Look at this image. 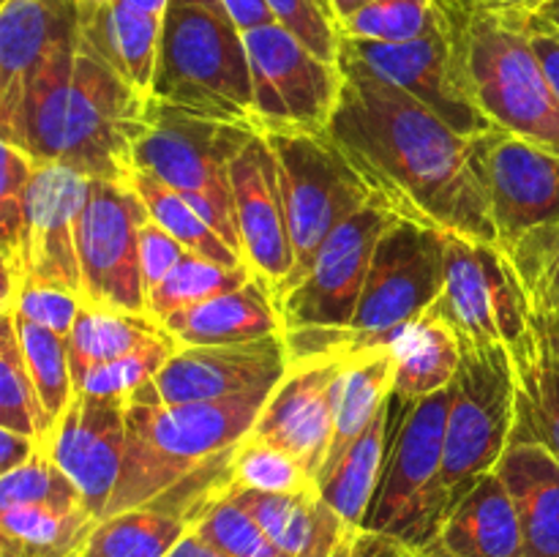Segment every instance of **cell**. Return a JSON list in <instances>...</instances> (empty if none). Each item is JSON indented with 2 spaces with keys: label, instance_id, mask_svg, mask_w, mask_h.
I'll list each match as a JSON object with an SVG mask.
<instances>
[{
  "label": "cell",
  "instance_id": "3957f363",
  "mask_svg": "<svg viewBox=\"0 0 559 557\" xmlns=\"http://www.w3.org/2000/svg\"><path fill=\"white\" fill-rule=\"evenodd\" d=\"M271 391L260 388L213 402L167 404L151 380L129 393L123 470L102 519L158 500L189 475L235 451L251 435Z\"/></svg>",
  "mask_w": 559,
  "mask_h": 557
},
{
  "label": "cell",
  "instance_id": "681fc988",
  "mask_svg": "<svg viewBox=\"0 0 559 557\" xmlns=\"http://www.w3.org/2000/svg\"><path fill=\"white\" fill-rule=\"evenodd\" d=\"M38 442L33 437L20 435V431H11L0 426V475L11 473L20 464H25L33 453L38 451Z\"/></svg>",
  "mask_w": 559,
  "mask_h": 557
},
{
  "label": "cell",
  "instance_id": "52a82bcc",
  "mask_svg": "<svg viewBox=\"0 0 559 557\" xmlns=\"http://www.w3.org/2000/svg\"><path fill=\"white\" fill-rule=\"evenodd\" d=\"M251 134V126L207 120L153 98L136 142L134 167L186 197L240 254L229 164Z\"/></svg>",
  "mask_w": 559,
  "mask_h": 557
},
{
  "label": "cell",
  "instance_id": "7c38bea8",
  "mask_svg": "<svg viewBox=\"0 0 559 557\" xmlns=\"http://www.w3.org/2000/svg\"><path fill=\"white\" fill-rule=\"evenodd\" d=\"M267 142L276 153L278 173H282L295 249V268L282 293L284 298L295 284H300L333 229L342 227L377 197L360 180L328 131L325 134H271Z\"/></svg>",
  "mask_w": 559,
  "mask_h": 557
},
{
  "label": "cell",
  "instance_id": "484cf974",
  "mask_svg": "<svg viewBox=\"0 0 559 557\" xmlns=\"http://www.w3.org/2000/svg\"><path fill=\"white\" fill-rule=\"evenodd\" d=\"M80 5V47L102 60L142 96L153 98L164 16L142 14L120 3L76 0Z\"/></svg>",
  "mask_w": 559,
  "mask_h": 557
},
{
  "label": "cell",
  "instance_id": "74e56055",
  "mask_svg": "<svg viewBox=\"0 0 559 557\" xmlns=\"http://www.w3.org/2000/svg\"><path fill=\"white\" fill-rule=\"evenodd\" d=\"M0 265H3V295L0 306L9 304L20 289L22 229H25L27 186L36 164L20 147L0 142Z\"/></svg>",
  "mask_w": 559,
  "mask_h": 557
},
{
  "label": "cell",
  "instance_id": "4fadbf2b",
  "mask_svg": "<svg viewBox=\"0 0 559 557\" xmlns=\"http://www.w3.org/2000/svg\"><path fill=\"white\" fill-rule=\"evenodd\" d=\"M462 347H516L533 325V306L497 246L448 233L445 276L431 309Z\"/></svg>",
  "mask_w": 559,
  "mask_h": 557
},
{
  "label": "cell",
  "instance_id": "44dd1931",
  "mask_svg": "<svg viewBox=\"0 0 559 557\" xmlns=\"http://www.w3.org/2000/svg\"><path fill=\"white\" fill-rule=\"evenodd\" d=\"M287 366L282 333L238 344H197L175 349L173 358L153 377V386L167 404L213 402L276 388Z\"/></svg>",
  "mask_w": 559,
  "mask_h": 557
},
{
  "label": "cell",
  "instance_id": "9f6ffc18",
  "mask_svg": "<svg viewBox=\"0 0 559 557\" xmlns=\"http://www.w3.org/2000/svg\"><path fill=\"white\" fill-rule=\"evenodd\" d=\"M538 14L544 16L546 22H551V25L559 27V0H549V3L538 11Z\"/></svg>",
  "mask_w": 559,
  "mask_h": 557
},
{
  "label": "cell",
  "instance_id": "603a6c76",
  "mask_svg": "<svg viewBox=\"0 0 559 557\" xmlns=\"http://www.w3.org/2000/svg\"><path fill=\"white\" fill-rule=\"evenodd\" d=\"M80 33L76 0H3L0 9V126L11 120L27 74L55 44Z\"/></svg>",
  "mask_w": 559,
  "mask_h": 557
},
{
  "label": "cell",
  "instance_id": "f6af8a7d",
  "mask_svg": "<svg viewBox=\"0 0 559 557\" xmlns=\"http://www.w3.org/2000/svg\"><path fill=\"white\" fill-rule=\"evenodd\" d=\"M273 20L298 36L311 52L328 63H338L342 55V31L328 0H265Z\"/></svg>",
  "mask_w": 559,
  "mask_h": 557
},
{
  "label": "cell",
  "instance_id": "d6986e66",
  "mask_svg": "<svg viewBox=\"0 0 559 557\" xmlns=\"http://www.w3.org/2000/svg\"><path fill=\"white\" fill-rule=\"evenodd\" d=\"M126 402L129 396L74 391L44 446L74 481L87 511L96 519L107 511L123 470Z\"/></svg>",
  "mask_w": 559,
  "mask_h": 557
},
{
  "label": "cell",
  "instance_id": "ffe728a7",
  "mask_svg": "<svg viewBox=\"0 0 559 557\" xmlns=\"http://www.w3.org/2000/svg\"><path fill=\"white\" fill-rule=\"evenodd\" d=\"M347 358L293 360L257 415L251 440L276 446L317 481L333 431V396Z\"/></svg>",
  "mask_w": 559,
  "mask_h": 557
},
{
  "label": "cell",
  "instance_id": "1f68e13d",
  "mask_svg": "<svg viewBox=\"0 0 559 557\" xmlns=\"http://www.w3.org/2000/svg\"><path fill=\"white\" fill-rule=\"evenodd\" d=\"M98 519L87 508H0V557H80Z\"/></svg>",
  "mask_w": 559,
  "mask_h": 557
},
{
  "label": "cell",
  "instance_id": "680465c9",
  "mask_svg": "<svg viewBox=\"0 0 559 557\" xmlns=\"http://www.w3.org/2000/svg\"><path fill=\"white\" fill-rule=\"evenodd\" d=\"M358 557H393L391 552H382V549H360Z\"/></svg>",
  "mask_w": 559,
  "mask_h": 557
},
{
  "label": "cell",
  "instance_id": "db71d44e",
  "mask_svg": "<svg viewBox=\"0 0 559 557\" xmlns=\"http://www.w3.org/2000/svg\"><path fill=\"white\" fill-rule=\"evenodd\" d=\"M104 3H120V5H129V9L134 11H142V14L164 16L169 0H104Z\"/></svg>",
  "mask_w": 559,
  "mask_h": 557
},
{
  "label": "cell",
  "instance_id": "30bf717a",
  "mask_svg": "<svg viewBox=\"0 0 559 557\" xmlns=\"http://www.w3.org/2000/svg\"><path fill=\"white\" fill-rule=\"evenodd\" d=\"M516 369L506 344L462 347L442 457L448 513L500 464L516 424Z\"/></svg>",
  "mask_w": 559,
  "mask_h": 557
},
{
  "label": "cell",
  "instance_id": "8992f818",
  "mask_svg": "<svg viewBox=\"0 0 559 557\" xmlns=\"http://www.w3.org/2000/svg\"><path fill=\"white\" fill-rule=\"evenodd\" d=\"M453 386L420 402L391 396L382 478L371 500L364 533L396 546L420 549L445 519L442 457Z\"/></svg>",
  "mask_w": 559,
  "mask_h": 557
},
{
  "label": "cell",
  "instance_id": "9a60e30c",
  "mask_svg": "<svg viewBox=\"0 0 559 557\" xmlns=\"http://www.w3.org/2000/svg\"><path fill=\"white\" fill-rule=\"evenodd\" d=\"M473 158L489 200L497 246L559 224V147L489 129L473 137Z\"/></svg>",
  "mask_w": 559,
  "mask_h": 557
},
{
  "label": "cell",
  "instance_id": "7a4b0ae2",
  "mask_svg": "<svg viewBox=\"0 0 559 557\" xmlns=\"http://www.w3.org/2000/svg\"><path fill=\"white\" fill-rule=\"evenodd\" d=\"M151 102L85 52L76 33L27 74L20 107L0 126V142L20 147L33 164H60L91 180L131 186Z\"/></svg>",
  "mask_w": 559,
  "mask_h": 557
},
{
  "label": "cell",
  "instance_id": "f907efd6",
  "mask_svg": "<svg viewBox=\"0 0 559 557\" xmlns=\"http://www.w3.org/2000/svg\"><path fill=\"white\" fill-rule=\"evenodd\" d=\"M224 5L229 9V14L235 16V22L240 25V31H254V27L273 25V11L267 9L265 0H224Z\"/></svg>",
  "mask_w": 559,
  "mask_h": 557
},
{
  "label": "cell",
  "instance_id": "cb8c5ba5",
  "mask_svg": "<svg viewBox=\"0 0 559 557\" xmlns=\"http://www.w3.org/2000/svg\"><path fill=\"white\" fill-rule=\"evenodd\" d=\"M404 557H524L522 524L497 470L453 506L431 541Z\"/></svg>",
  "mask_w": 559,
  "mask_h": 557
},
{
  "label": "cell",
  "instance_id": "2e32d148",
  "mask_svg": "<svg viewBox=\"0 0 559 557\" xmlns=\"http://www.w3.org/2000/svg\"><path fill=\"white\" fill-rule=\"evenodd\" d=\"M87 191H91V178L76 169L60 164H36V173L27 186L20 289L52 287L82 298L80 218L85 211Z\"/></svg>",
  "mask_w": 559,
  "mask_h": 557
},
{
  "label": "cell",
  "instance_id": "f546056e",
  "mask_svg": "<svg viewBox=\"0 0 559 557\" xmlns=\"http://www.w3.org/2000/svg\"><path fill=\"white\" fill-rule=\"evenodd\" d=\"M393 371H396V360H393L391 347H377L344 360V369L336 380V396H333L331 446H328L320 475L328 473L388 407L393 393Z\"/></svg>",
  "mask_w": 559,
  "mask_h": 557
},
{
  "label": "cell",
  "instance_id": "f35d334b",
  "mask_svg": "<svg viewBox=\"0 0 559 557\" xmlns=\"http://www.w3.org/2000/svg\"><path fill=\"white\" fill-rule=\"evenodd\" d=\"M516 271L527 293L533 315H544L559 306V224L530 229L508 244L497 246Z\"/></svg>",
  "mask_w": 559,
  "mask_h": 557
},
{
  "label": "cell",
  "instance_id": "d590c367",
  "mask_svg": "<svg viewBox=\"0 0 559 557\" xmlns=\"http://www.w3.org/2000/svg\"><path fill=\"white\" fill-rule=\"evenodd\" d=\"M251 276L254 273H251L249 265L229 268L189 251L175 265V271L147 293V315L162 322L173 311L205 304V300L216 298V295L243 287Z\"/></svg>",
  "mask_w": 559,
  "mask_h": 557
},
{
  "label": "cell",
  "instance_id": "e0dca14e",
  "mask_svg": "<svg viewBox=\"0 0 559 557\" xmlns=\"http://www.w3.org/2000/svg\"><path fill=\"white\" fill-rule=\"evenodd\" d=\"M229 180H233L240 257L278 300L295 268V249L282 173L265 134L254 131L251 140L240 147L229 164Z\"/></svg>",
  "mask_w": 559,
  "mask_h": 557
},
{
  "label": "cell",
  "instance_id": "ac0fdd59",
  "mask_svg": "<svg viewBox=\"0 0 559 557\" xmlns=\"http://www.w3.org/2000/svg\"><path fill=\"white\" fill-rule=\"evenodd\" d=\"M342 52L353 55L377 76L393 82L409 96L424 102L431 112L440 115L448 126L462 134L478 137L491 129L459 87L451 33H448V22L440 5H437V20L431 22L429 31L413 42L371 44L342 38Z\"/></svg>",
  "mask_w": 559,
  "mask_h": 557
},
{
  "label": "cell",
  "instance_id": "6da1fadb",
  "mask_svg": "<svg viewBox=\"0 0 559 557\" xmlns=\"http://www.w3.org/2000/svg\"><path fill=\"white\" fill-rule=\"evenodd\" d=\"M342 102L328 134L399 218L497 246L489 200L462 134L424 102L342 52Z\"/></svg>",
  "mask_w": 559,
  "mask_h": 557
},
{
  "label": "cell",
  "instance_id": "60d3db41",
  "mask_svg": "<svg viewBox=\"0 0 559 557\" xmlns=\"http://www.w3.org/2000/svg\"><path fill=\"white\" fill-rule=\"evenodd\" d=\"M5 506H52V508H87L74 481L38 448L25 464L0 475V508Z\"/></svg>",
  "mask_w": 559,
  "mask_h": 557
},
{
  "label": "cell",
  "instance_id": "7402d4cb",
  "mask_svg": "<svg viewBox=\"0 0 559 557\" xmlns=\"http://www.w3.org/2000/svg\"><path fill=\"white\" fill-rule=\"evenodd\" d=\"M227 497L246 508L289 557H358V541L364 533L349 530L322 500L317 486L284 495L229 486Z\"/></svg>",
  "mask_w": 559,
  "mask_h": 557
},
{
  "label": "cell",
  "instance_id": "836d02e7",
  "mask_svg": "<svg viewBox=\"0 0 559 557\" xmlns=\"http://www.w3.org/2000/svg\"><path fill=\"white\" fill-rule=\"evenodd\" d=\"M131 186L140 194V200L145 202L153 222L167 229L175 240H180L191 254H200L205 260L222 262V265L229 268L246 265L243 257L205 222V216H200V211L186 197L169 189L167 183L136 169L134 178H131Z\"/></svg>",
  "mask_w": 559,
  "mask_h": 557
},
{
  "label": "cell",
  "instance_id": "b9f144b4",
  "mask_svg": "<svg viewBox=\"0 0 559 557\" xmlns=\"http://www.w3.org/2000/svg\"><path fill=\"white\" fill-rule=\"evenodd\" d=\"M233 486L284 495V491L314 489L317 481L276 446L246 437L233 451Z\"/></svg>",
  "mask_w": 559,
  "mask_h": 557
},
{
  "label": "cell",
  "instance_id": "277c9868",
  "mask_svg": "<svg viewBox=\"0 0 559 557\" xmlns=\"http://www.w3.org/2000/svg\"><path fill=\"white\" fill-rule=\"evenodd\" d=\"M448 22L456 80L491 129L559 147V98L530 36V11L437 0Z\"/></svg>",
  "mask_w": 559,
  "mask_h": 557
},
{
  "label": "cell",
  "instance_id": "ba28073f",
  "mask_svg": "<svg viewBox=\"0 0 559 557\" xmlns=\"http://www.w3.org/2000/svg\"><path fill=\"white\" fill-rule=\"evenodd\" d=\"M396 218L385 202L371 200L333 229L300 284L278 300L289 364L328 358L336 336L347 331L358 309L377 244Z\"/></svg>",
  "mask_w": 559,
  "mask_h": 557
},
{
  "label": "cell",
  "instance_id": "6f0895ef",
  "mask_svg": "<svg viewBox=\"0 0 559 557\" xmlns=\"http://www.w3.org/2000/svg\"><path fill=\"white\" fill-rule=\"evenodd\" d=\"M538 317H544V320L549 322V325L559 333V306H557V309H551V311H544V315H538Z\"/></svg>",
  "mask_w": 559,
  "mask_h": 557
},
{
  "label": "cell",
  "instance_id": "9c48e42d",
  "mask_svg": "<svg viewBox=\"0 0 559 557\" xmlns=\"http://www.w3.org/2000/svg\"><path fill=\"white\" fill-rule=\"evenodd\" d=\"M445 246V229L396 218L377 244L358 309L328 358L388 347L399 331L424 317L442 289Z\"/></svg>",
  "mask_w": 559,
  "mask_h": 557
},
{
  "label": "cell",
  "instance_id": "4dcf8cb0",
  "mask_svg": "<svg viewBox=\"0 0 559 557\" xmlns=\"http://www.w3.org/2000/svg\"><path fill=\"white\" fill-rule=\"evenodd\" d=\"M388 413H391V402L377 415L374 424L344 451V457L317 478V489H320L322 500L355 533H364L371 500H374L377 486H380L382 478L388 448Z\"/></svg>",
  "mask_w": 559,
  "mask_h": 557
},
{
  "label": "cell",
  "instance_id": "83f0119b",
  "mask_svg": "<svg viewBox=\"0 0 559 557\" xmlns=\"http://www.w3.org/2000/svg\"><path fill=\"white\" fill-rule=\"evenodd\" d=\"M511 355L519 386L513 435L535 437L559 457V333L533 315Z\"/></svg>",
  "mask_w": 559,
  "mask_h": 557
},
{
  "label": "cell",
  "instance_id": "7dc6e473",
  "mask_svg": "<svg viewBox=\"0 0 559 557\" xmlns=\"http://www.w3.org/2000/svg\"><path fill=\"white\" fill-rule=\"evenodd\" d=\"M186 254H189V249L180 240H175L167 229L158 227L153 218H147L140 229V262L147 293L156 284H162Z\"/></svg>",
  "mask_w": 559,
  "mask_h": 557
},
{
  "label": "cell",
  "instance_id": "bcb514c9",
  "mask_svg": "<svg viewBox=\"0 0 559 557\" xmlns=\"http://www.w3.org/2000/svg\"><path fill=\"white\" fill-rule=\"evenodd\" d=\"M80 309V295L52 287H25L16 293V298L9 306H3V311H9V315L49 328V331L60 333L66 339H69L71 328H74Z\"/></svg>",
  "mask_w": 559,
  "mask_h": 557
},
{
  "label": "cell",
  "instance_id": "7bdbcfd3",
  "mask_svg": "<svg viewBox=\"0 0 559 557\" xmlns=\"http://www.w3.org/2000/svg\"><path fill=\"white\" fill-rule=\"evenodd\" d=\"M194 533L229 557H289L273 544L260 522L227 495L216 506L207 508L205 517L197 522Z\"/></svg>",
  "mask_w": 559,
  "mask_h": 557
},
{
  "label": "cell",
  "instance_id": "8fae6325",
  "mask_svg": "<svg viewBox=\"0 0 559 557\" xmlns=\"http://www.w3.org/2000/svg\"><path fill=\"white\" fill-rule=\"evenodd\" d=\"M251 66V129L260 134H325L342 102L344 74L298 36L273 25L246 31Z\"/></svg>",
  "mask_w": 559,
  "mask_h": 557
},
{
  "label": "cell",
  "instance_id": "c3c4849f",
  "mask_svg": "<svg viewBox=\"0 0 559 557\" xmlns=\"http://www.w3.org/2000/svg\"><path fill=\"white\" fill-rule=\"evenodd\" d=\"M530 36H533V47L535 52H538L540 66H544L546 76H549L551 87H555L559 98V27L546 22L540 14H533Z\"/></svg>",
  "mask_w": 559,
  "mask_h": 557
},
{
  "label": "cell",
  "instance_id": "f5cc1de1",
  "mask_svg": "<svg viewBox=\"0 0 559 557\" xmlns=\"http://www.w3.org/2000/svg\"><path fill=\"white\" fill-rule=\"evenodd\" d=\"M448 3L486 5V9H513V11H530V14H538L549 0H448Z\"/></svg>",
  "mask_w": 559,
  "mask_h": 557
},
{
  "label": "cell",
  "instance_id": "ab89813d",
  "mask_svg": "<svg viewBox=\"0 0 559 557\" xmlns=\"http://www.w3.org/2000/svg\"><path fill=\"white\" fill-rule=\"evenodd\" d=\"M437 20V0H371L338 25L342 38L402 44L424 36Z\"/></svg>",
  "mask_w": 559,
  "mask_h": 557
},
{
  "label": "cell",
  "instance_id": "f1b7e54d",
  "mask_svg": "<svg viewBox=\"0 0 559 557\" xmlns=\"http://www.w3.org/2000/svg\"><path fill=\"white\" fill-rule=\"evenodd\" d=\"M396 371H393V399L420 402L426 396L453 386L462 366V342L442 317L426 311L404 331L391 339Z\"/></svg>",
  "mask_w": 559,
  "mask_h": 557
},
{
  "label": "cell",
  "instance_id": "8d00e7d4",
  "mask_svg": "<svg viewBox=\"0 0 559 557\" xmlns=\"http://www.w3.org/2000/svg\"><path fill=\"white\" fill-rule=\"evenodd\" d=\"M9 315V311H5ZM14 317V315H11ZM16 336H20L22 355L27 360L33 382H36L38 399H41L44 415H47L49 435H52L55 424L69 407L71 396H74V375H71L69 360V339L60 333L49 331V328L36 325L14 317Z\"/></svg>",
  "mask_w": 559,
  "mask_h": 557
},
{
  "label": "cell",
  "instance_id": "d4e9b609",
  "mask_svg": "<svg viewBox=\"0 0 559 557\" xmlns=\"http://www.w3.org/2000/svg\"><path fill=\"white\" fill-rule=\"evenodd\" d=\"M522 524L524 557H559V457L535 437L511 435L497 464Z\"/></svg>",
  "mask_w": 559,
  "mask_h": 557
},
{
  "label": "cell",
  "instance_id": "816d5d0a",
  "mask_svg": "<svg viewBox=\"0 0 559 557\" xmlns=\"http://www.w3.org/2000/svg\"><path fill=\"white\" fill-rule=\"evenodd\" d=\"M169 557H229V555H224L222 549H216L213 544H207L202 535H197L194 530H191V533L186 535V538L180 541L173 552H169Z\"/></svg>",
  "mask_w": 559,
  "mask_h": 557
},
{
  "label": "cell",
  "instance_id": "11a10c76",
  "mask_svg": "<svg viewBox=\"0 0 559 557\" xmlns=\"http://www.w3.org/2000/svg\"><path fill=\"white\" fill-rule=\"evenodd\" d=\"M366 3H371V0H328V5H331L333 16H336V22L342 25V22H347L349 16L355 14V11L364 9Z\"/></svg>",
  "mask_w": 559,
  "mask_h": 557
},
{
  "label": "cell",
  "instance_id": "d6a6232c",
  "mask_svg": "<svg viewBox=\"0 0 559 557\" xmlns=\"http://www.w3.org/2000/svg\"><path fill=\"white\" fill-rule=\"evenodd\" d=\"M169 339L167 328L147 315L102 311L82 304L74 328L69 333V360L74 382L93 366L123 358L134 349Z\"/></svg>",
  "mask_w": 559,
  "mask_h": 557
},
{
  "label": "cell",
  "instance_id": "4316f807",
  "mask_svg": "<svg viewBox=\"0 0 559 557\" xmlns=\"http://www.w3.org/2000/svg\"><path fill=\"white\" fill-rule=\"evenodd\" d=\"M162 325L178 342V347L238 344L282 333V311L273 289L262 278L251 276L243 287L173 311L164 317Z\"/></svg>",
  "mask_w": 559,
  "mask_h": 557
},
{
  "label": "cell",
  "instance_id": "e575fe53",
  "mask_svg": "<svg viewBox=\"0 0 559 557\" xmlns=\"http://www.w3.org/2000/svg\"><path fill=\"white\" fill-rule=\"evenodd\" d=\"M0 426L33 437L41 448L49 440L47 415L22 355L14 317L5 311L0 317Z\"/></svg>",
  "mask_w": 559,
  "mask_h": 557
},
{
  "label": "cell",
  "instance_id": "5bb4252c",
  "mask_svg": "<svg viewBox=\"0 0 559 557\" xmlns=\"http://www.w3.org/2000/svg\"><path fill=\"white\" fill-rule=\"evenodd\" d=\"M147 218L151 213L134 186L91 180L80 218L82 304L102 311L147 315L140 262V229Z\"/></svg>",
  "mask_w": 559,
  "mask_h": 557
},
{
  "label": "cell",
  "instance_id": "5b68a950",
  "mask_svg": "<svg viewBox=\"0 0 559 557\" xmlns=\"http://www.w3.org/2000/svg\"><path fill=\"white\" fill-rule=\"evenodd\" d=\"M153 98L207 120L251 126L249 49L224 0H169Z\"/></svg>",
  "mask_w": 559,
  "mask_h": 557
},
{
  "label": "cell",
  "instance_id": "ee69618b",
  "mask_svg": "<svg viewBox=\"0 0 559 557\" xmlns=\"http://www.w3.org/2000/svg\"><path fill=\"white\" fill-rule=\"evenodd\" d=\"M175 349H178V342L169 336L162 339V342L147 344L142 349H134V353L123 355V358L93 366L91 371H85L74 382V391L98 393V396H129V393L151 382L162 371V366L173 358Z\"/></svg>",
  "mask_w": 559,
  "mask_h": 557
}]
</instances>
